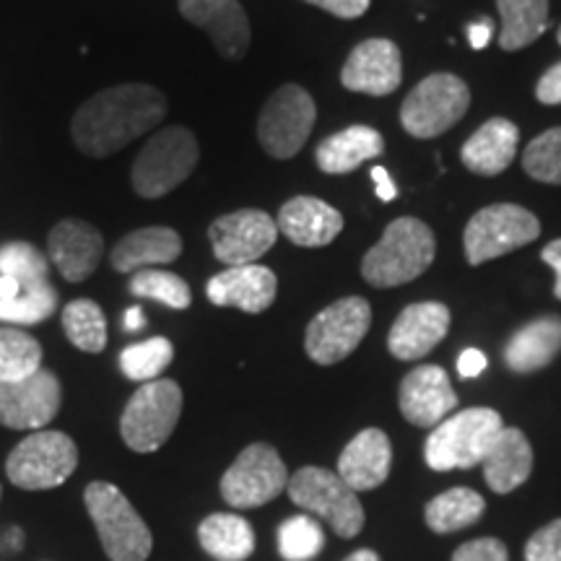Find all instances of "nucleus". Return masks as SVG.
<instances>
[{
	"instance_id": "nucleus-51",
	"label": "nucleus",
	"mask_w": 561,
	"mask_h": 561,
	"mask_svg": "<svg viewBox=\"0 0 561 561\" xmlns=\"http://www.w3.org/2000/svg\"><path fill=\"white\" fill-rule=\"evenodd\" d=\"M557 39H559V45H561V26H559V32H557Z\"/></svg>"
},
{
	"instance_id": "nucleus-40",
	"label": "nucleus",
	"mask_w": 561,
	"mask_h": 561,
	"mask_svg": "<svg viewBox=\"0 0 561 561\" xmlns=\"http://www.w3.org/2000/svg\"><path fill=\"white\" fill-rule=\"evenodd\" d=\"M525 561H561V517L533 533L525 546Z\"/></svg>"
},
{
	"instance_id": "nucleus-8",
	"label": "nucleus",
	"mask_w": 561,
	"mask_h": 561,
	"mask_svg": "<svg viewBox=\"0 0 561 561\" xmlns=\"http://www.w3.org/2000/svg\"><path fill=\"white\" fill-rule=\"evenodd\" d=\"M541 237V221L517 203H494L471 216L462 231V250L471 265H483L536 242Z\"/></svg>"
},
{
	"instance_id": "nucleus-9",
	"label": "nucleus",
	"mask_w": 561,
	"mask_h": 561,
	"mask_svg": "<svg viewBox=\"0 0 561 561\" xmlns=\"http://www.w3.org/2000/svg\"><path fill=\"white\" fill-rule=\"evenodd\" d=\"M182 413V390L174 380L144 382L121 416L123 442L133 453H157L172 437Z\"/></svg>"
},
{
	"instance_id": "nucleus-48",
	"label": "nucleus",
	"mask_w": 561,
	"mask_h": 561,
	"mask_svg": "<svg viewBox=\"0 0 561 561\" xmlns=\"http://www.w3.org/2000/svg\"><path fill=\"white\" fill-rule=\"evenodd\" d=\"M21 291H24V284H21V280L11 276H0V301L16 299Z\"/></svg>"
},
{
	"instance_id": "nucleus-3",
	"label": "nucleus",
	"mask_w": 561,
	"mask_h": 561,
	"mask_svg": "<svg viewBox=\"0 0 561 561\" xmlns=\"http://www.w3.org/2000/svg\"><path fill=\"white\" fill-rule=\"evenodd\" d=\"M504 421L494 409H466L437 424L424 445V460L432 471H466L483 462Z\"/></svg>"
},
{
	"instance_id": "nucleus-20",
	"label": "nucleus",
	"mask_w": 561,
	"mask_h": 561,
	"mask_svg": "<svg viewBox=\"0 0 561 561\" xmlns=\"http://www.w3.org/2000/svg\"><path fill=\"white\" fill-rule=\"evenodd\" d=\"M276 273L257 263L224 268L221 273H216L206 286L210 305L237 307V310L248 314H261L268 310L273 299H276Z\"/></svg>"
},
{
	"instance_id": "nucleus-14",
	"label": "nucleus",
	"mask_w": 561,
	"mask_h": 561,
	"mask_svg": "<svg viewBox=\"0 0 561 561\" xmlns=\"http://www.w3.org/2000/svg\"><path fill=\"white\" fill-rule=\"evenodd\" d=\"M208 237L216 261L234 268V265H252L273 250L278 240V227L276 219H271L265 210L242 208L219 216L208 227Z\"/></svg>"
},
{
	"instance_id": "nucleus-49",
	"label": "nucleus",
	"mask_w": 561,
	"mask_h": 561,
	"mask_svg": "<svg viewBox=\"0 0 561 561\" xmlns=\"http://www.w3.org/2000/svg\"><path fill=\"white\" fill-rule=\"evenodd\" d=\"M125 331H140V328H146V314L140 307H130L128 312H125Z\"/></svg>"
},
{
	"instance_id": "nucleus-26",
	"label": "nucleus",
	"mask_w": 561,
	"mask_h": 561,
	"mask_svg": "<svg viewBox=\"0 0 561 561\" xmlns=\"http://www.w3.org/2000/svg\"><path fill=\"white\" fill-rule=\"evenodd\" d=\"M182 255V237L170 227H144L125 234L110 261L117 273H136L174 263Z\"/></svg>"
},
{
	"instance_id": "nucleus-28",
	"label": "nucleus",
	"mask_w": 561,
	"mask_h": 561,
	"mask_svg": "<svg viewBox=\"0 0 561 561\" xmlns=\"http://www.w3.org/2000/svg\"><path fill=\"white\" fill-rule=\"evenodd\" d=\"M382 151L385 138L380 130L369 128V125H351V128L320 140L314 161L325 174H348L364 161L382 157Z\"/></svg>"
},
{
	"instance_id": "nucleus-22",
	"label": "nucleus",
	"mask_w": 561,
	"mask_h": 561,
	"mask_svg": "<svg viewBox=\"0 0 561 561\" xmlns=\"http://www.w3.org/2000/svg\"><path fill=\"white\" fill-rule=\"evenodd\" d=\"M276 227L299 248H325L343 231V216L331 203L312 195H297L280 206Z\"/></svg>"
},
{
	"instance_id": "nucleus-33",
	"label": "nucleus",
	"mask_w": 561,
	"mask_h": 561,
	"mask_svg": "<svg viewBox=\"0 0 561 561\" xmlns=\"http://www.w3.org/2000/svg\"><path fill=\"white\" fill-rule=\"evenodd\" d=\"M39 341L19 328H0V382H16L42 369Z\"/></svg>"
},
{
	"instance_id": "nucleus-46",
	"label": "nucleus",
	"mask_w": 561,
	"mask_h": 561,
	"mask_svg": "<svg viewBox=\"0 0 561 561\" xmlns=\"http://www.w3.org/2000/svg\"><path fill=\"white\" fill-rule=\"evenodd\" d=\"M543 263L551 265L553 273H557V284H553V297L561 299V240H553L543 248L541 252Z\"/></svg>"
},
{
	"instance_id": "nucleus-11",
	"label": "nucleus",
	"mask_w": 561,
	"mask_h": 561,
	"mask_svg": "<svg viewBox=\"0 0 561 561\" xmlns=\"http://www.w3.org/2000/svg\"><path fill=\"white\" fill-rule=\"evenodd\" d=\"M289 479L276 447L255 442L244 447L221 476V496L234 510H255L284 494Z\"/></svg>"
},
{
	"instance_id": "nucleus-2",
	"label": "nucleus",
	"mask_w": 561,
	"mask_h": 561,
	"mask_svg": "<svg viewBox=\"0 0 561 561\" xmlns=\"http://www.w3.org/2000/svg\"><path fill=\"white\" fill-rule=\"evenodd\" d=\"M437 255L434 231L424 221L403 216L388 224L382 240L362 261V276L375 289H392L419 278Z\"/></svg>"
},
{
	"instance_id": "nucleus-16",
	"label": "nucleus",
	"mask_w": 561,
	"mask_h": 561,
	"mask_svg": "<svg viewBox=\"0 0 561 561\" xmlns=\"http://www.w3.org/2000/svg\"><path fill=\"white\" fill-rule=\"evenodd\" d=\"M398 405L403 419L421 430H434L458 409V392L453 390L450 375L437 364L411 369L398 390Z\"/></svg>"
},
{
	"instance_id": "nucleus-18",
	"label": "nucleus",
	"mask_w": 561,
	"mask_h": 561,
	"mask_svg": "<svg viewBox=\"0 0 561 561\" xmlns=\"http://www.w3.org/2000/svg\"><path fill=\"white\" fill-rule=\"evenodd\" d=\"M450 322L453 314L442 301H416V305H409L390 328V354L401 362L424 359L450 333Z\"/></svg>"
},
{
	"instance_id": "nucleus-13",
	"label": "nucleus",
	"mask_w": 561,
	"mask_h": 561,
	"mask_svg": "<svg viewBox=\"0 0 561 561\" xmlns=\"http://www.w3.org/2000/svg\"><path fill=\"white\" fill-rule=\"evenodd\" d=\"M371 307L364 297H346L333 301L318 312L307 325L305 351L320 367H331L354 354L369 333Z\"/></svg>"
},
{
	"instance_id": "nucleus-38",
	"label": "nucleus",
	"mask_w": 561,
	"mask_h": 561,
	"mask_svg": "<svg viewBox=\"0 0 561 561\" xmlns=\"http://www.w3.org/2000/svg\"><path fill=\"white\" fill-rule=\"evenodd\" d=\"M523 170L546 185H561V125L541 133L525 146Z\"/></svg>"
},
{
	"instance_id": "nucleus-31",
	"label": "nucleus",
	"mask_w": 561,
	"mask_h": 561,
	"mask_svg": "<svg viewBox=\"0 0 561 561\" xmlns=\"http://www.w3.org/2000/svg\"><path fill=\"white\" fill-rule=\"evenodd\" d=\"M483 510H486V502H483L479 491L458 486L434 496V500L426 504L424 520L430 525V530L437 533V536H447V533H458L479 523Z\"/></svg>"
},
{
	"instance_id": "nucleus-1",
	"label": "nucleus",
	"mask_w": 561,
	"mask_h": 561,
	"mask_svg": "<svg viewBox=\"0 0 561 561\" xmlns=\"http://www.w3.org/2000/svg\"><path fill=\"white\" fill-rule=\"evenodd\" d=\"M167 115V96L149 83H123L89 96L76 110L73 144L87 157L104 159L157 128Z\"/></svg>"
},
{
	"instance_id": "nucleus-39",
	"label": "nucleus",
	"mask_w": 561,
	"mask_h": 561,
	"mask_svg": "<svg viewBox=\"0 0 561 561\" xmlns=\"http://www.w3.org/2000/svg\"><path fill=\"white\" fill-rule=\"evenodd\" d=\"M0 276H11L24 286L47 280V257L30 242H9L0 248Z\"/></svg>"
},
{
	"instance_id": "nucleus-50",
	"label": "nucleus",
	"mask_w": 561,
	"mask_h": 561,
	"mask_svg": "<svg viewBox=\"0 0 561 561\" xmlns=\"http://www.w3.org/2000/svg\"><path fill=\"white\" fill-rule=\"evenodd\" d=\"M343 561H382V559H380V553H377V551L359 549V551H354V553H351V557H346Z\"/></svg>"
},
{
	"instance_id": "nucleus-43",
	"label": "nucleus",
	"mask_w": 561,
	"mask_h": 561,
	"mask_svg": "<svg viewBox=\"0 0 561 561\" xmlns=\"http://www.w3.org/2000/svg\"><path fill=\"white\" fill-rule=\"evenodd\" d=\"M536 100L541 104H561V62L551 66L546 73L538 79L536 87Z\"/></svg>"
},
{
	"instance_id": "nucleus-7",
	"label": "nucleus",
	"mask_w": 561,
	"mask_h": 561,
	"mask_svg": "<svg viewBox=\"0 0 561 561\" xmlns=\"http://www.w3.org/2000/svg\"><path fill=\"white\" fill-rule=\"evenodd\" d=\"M471 107V89L455 73H432L401 104V125L413 138L430 140L455 128Z\"/></svg>"
},
{
	"instance_id": "nucleus-27",
	"label": "nucleus",
	"mask_w": 561,
	"mask_h": 561,
	"mask_svg": "<svg viewBox=\"0 0 561 561\" xmlns=\"http://www.w3.org/2000/svg\"><path fill=\"white\" fill-rule=\"evenodd\" d=\"M483 479L496 494H512L530 479L533 447L528 437L515 426H504L491 450L483 458Z\"/></svg>"
},
{
	"instance_id": "nucleus-12",
	"label": "nucleus",
	"mask_w": 561,
	"mask_h": 561,
	"mask_svg": "<svg viewBox=\"0 0 561 561\" xmlns=\"http://www.w3.org/2000/svg\"><path fill=\"white\" fill-rule=\"evenodd\" d=\"M318 121V107L310 91L286 83L265 102L257 121V140L273 159H294L305 149Z\"/></svg>"
},
{
	"instance_id": "nucleus-37",
	"label": "nucleus",
	"mask_w": 561,
	"mask_h": 561,
	"mask_svg": "<svg viewBox=\"0 0 561 561\" xmlns=\"http://www.w3.org/2000/svg\"><path fill=\"white\" fill-rule=\"evenodd\" d=\"M55 310H58V291L47 280H42V284L24 286L16 299L0 301V320L13 322V325H34L50 318Z\"/></svg>"
},
{
	"instance_id": "nucleus-25",
	"label": "nucleus",
	"mask_w": 561,
	"mask_h": 561,
	"mask_svg": "<svg viewBox=\"0 0 561 561\" xmlns=\"http://www.w3.org/2000/svg\"><path fill=\"white\" fill-rule=\"evenodd\" d=\"M561 351V318L559 314H543L530 320L520 331L512 333L504 346V364L515 375H530V371L546 369L557 359Z\"/></svg>"
},
{
	"instance_id": "nucleus-29",
	"label": "nucleus",
	"mask_w": 561,
	"mask_h": 561,
	"mask_svg": "<svg viewBox=\"0 0 561 561\" xmlns=\"http://www.w3.org/2000/svg\"><path fill=\"white\" fill-rule=\"evenodd\" d=\"M198 541L216 561H244L255 551V530L240 515L216 512L201 523Z\"/></svg>"
},
{
	"instance_id": "nucleus-19",
	"label": "nucleus",
	"mask_w": 561,
	"mask_h": 561,
	"mask_svg": "<svg viewBox=\"0 0 561 561\" xmlns=\"http://www.w3.org/2000/svg\"><path fill=\"white\" fill-rule=\"evenodd\" d=\"M180 13L214 39L221 58L240 60L250 47V21L240 0H180Z\"/></svg>"
},
{
	"instance_id": "nucleus-44",
	"label": "nucleus",
	"mask_w": 561,
	"mask_h": 561,
	"mask_svg": "<svg viewBox=\"0 0 561 561\" xmlns=\"http://www.w3.org/2000/svg\"><path fill=\"white\" fill-rule=\"evenodd\" d=\"M486 369V356L481 354L479 348H466L458 359V375L462 380H471V377H479L481 371Z\"/></svg>"
},
{
	"instance_id": "nucleus-21",
	"label": "nucleus",
	"mask_w": 561,
	"mask_h": 561,
	"mask_svg": "<svg viewBox=\"0 0 561 561\" xmlns=\"http://www.w3.org/2000/svg\"><path fill=\"white\" fill-rule=\"evenodd\" d=\"M47 250H50V261L60 271V276L70 284H81L100 265L104 240L100 229L91 227L89 221L62 219L50 229Z\"/></svg>"
},
{
	"instance_id": "nucleus-30",
	"label": "nucleus",
	"mask_w": 561,
	"mask_h": 561,
	"mask_svg": "<svg viewBox=\"0 0 561 561\" xmlns=\"http://www.w3.org/2000/svg\"><path fill=\"white\" fill-rule=\"evenodd\" d=\"M502 30L500 47L507 53L523 50L549 30V0H496Z\"/></svg>"
},
{
	"instance_id": "nucleus-17",
	"label": "nucleus",
	"mask_w": 561,
	"mask_h": 561,
	"mask_svg": "<svg viewBox=\"0 0 561 561\" xmlns=\"http://www.w3.org/2000/svg\"><path fill=\"white\" fill-rule=\"evenodd\" d=\"M403 60L392 39H364L348 55L341 70V83L348 91L367 96H388L401 87Z\"/></svg>"
},
{
	"instance_id": "nucleus-34",
	"label": "nucleus",
	"mask_w": 561,
	"mask_h": 561,
	"mask_svg": "<svg viewBox=\"0 0 561 561\" xmlns=\"http://www.w3.org/2000/svg\"><path fill=\"white\" fill-rule=\"evenodd\" d=\"M130 294L140 299H153L161 305L172 307V310H187L193 301L191 286L178 273L164 268H146L136 271L130 278Z\"/></svg>"
},
{
	"instance_id": "nucleus-5",
	"label": "nucleus",
	"mask_w": 561,
	"mask_h": 561,
	"mask_svg": "<svg viewBox=\"0 0 561 561\" xmlns=\"http://www.w3.org/2000/svg\"><path fill=\"white\" fill-rule=\"evenodd\" d=\"M198 157V140L193 130L182 128V125L159 130L133 161V191L146 201L164 198L167 193H172L191 178Z\"/></svg>"
},
{
	"instance_id": "nucleus-35",
	"label": "nucleus",
	"mask_w": 561,
	"mask_h": 561,
	"mask_svg": "<svg viewBox=\"0 0 561 561\" xmlns=\"http://www.w3.org/2000/svg\"><path fill=\"white\" fill-rule=\"evenodd\" d=\"M174 348L167 339H149L144 343H133L121 354V369L123 375L133 382H153L157 377L172 364Z\"/></svg>"
},
{
	"instance_id": "nucleus-36",
	"label": "nucleus",
	"mask_w": 561,
	"mask_h": 561,
	"mask_svg": "<svg viewBox=\"0 0 561 561\" xmlns=\"http://www.w3.org/2000/svg\"><path fill=\"white\" fill-rule=\"evenodd\" d=\"M325 546L322 525L312 515H297L280 523L278 551L286 561H310Z\"/></svg>"
},
{
	"instance_id": "nucleus-23",
	"label": "nucleus",
	"mask_w": 561,
	"mask_h": 561,
	"mask_svg": "<svg viewBox=\"0 0 561 561\" xmlns=\"http://www.w3.org/2000/svg\"><path fill=\"white\" fill-rule=\"evenodd\" d=\"M392 466V445L382 430H362L354 439L343 447L339 458V473L351 489L371 491L382 486L390 476Z\"/></svg>"
},
{
	"instance_id": "nucleus-10",
	"label": "nucleus",
	"mask_w": 561,
	"mask_h": 561,
	"mask_svg": "<svg viewBox=\"0 0 561 561\" xmlns=\"http://www.w3.org/2000/svg\"><path fill=\"white\" fill-rule=\"evenodd\" d=\"M79 466V447L62 432L39 430L21 439L5 460L13 486L45 491L66 483Z\"/></svg>"
},
{
	"instance_id": "nucleus-47",
	"label": "nucleus",
	"mask_w": 561,
	"mask_h": 561,
	"mask_svg": "<svg viewBox=\"0 0 561 561\" xmlns=\"http://www.w3.org/2000/svg\"><path fill=\"white\" fill-rule=\"evenodd\" d=\"M491 34H494L491 19H481L476 21V24H468V42H471L473 50H483L491 42Z\"/></svg>"
},
{
	"instance_id": "nucleus-45",
	"label": "nucleus",
	"mask_w": 561,
	"mask_h": 561,
	"mask_svg": "<svg viewBox=\"0 0 561 561\" xmlns=\"http://www.w3.org/2000/svg\"><path fill=\"white\" fill-rule=\"evenodd\" d=\"M371 180H375L377 198H380L382 203H390V201L398 198L396 182L390 180V172L385 170V167H371Z\"/></svg>"
},
{
	"instance_id": "nucleus-24",
	"label": "nucleus",
	"mask_w": 561,
	"mask_h": 561,
	"mask_svg": "<svg viewBox=\"0 0 561 561\" xmlns=\"http://www.w3.org/2000/svg\"><path fill=\"white\" fill-rule=\"evenodd\" d=\"M520 130L507 117H491L462 144L460 159L466 170L481 178H496L515 161Z\"/></svg>"
},
{
	"instance_id": "nucleus-42",
	"label": "nucleus",
	"mask_w": 561,
	"mask_h": 561,
	"mask_svg": "<svg viewBox=\"0 0 561 561\" xmlns=\"http://www.w3.org/2000/svg\"><path fill=\"white\" fill-rule=\"evenodd\" d=\"M305 3L314 5V9H322L339 19H359L367 13L371 0H305Z\"/></svg>"
},
{
	"instance_id": "nucleus-41",
	"label": "nucleus",
	"mask_w": 561,
	"mask_h": 561,
	"mask_svg": "<svg viewBox=\"0 0 561 561\" xmlns=\"http://www.w3.org/2000/svg\"><path fill=\"white\" fill-rule=\"evenodd\" d=\"M453 561H510V553L500 538L486 536L458 546V551L453 553Z\"/></svg>"
},
{
	"instance_id": "nucleus-6",
	"label": "nucleus",
	"mask_w": 561,
	"mask_h": 561,
	"mask_svg": "<svg viewBox=\"0 0 561 561\" xmlns=\"http://www.w3.org/2000/svg\"><path fill=\"white\" fill-rule=\"evenodd\" d=\"M291 502L328 523L339 538H356L364 530V507L356 491L328 468H299L289 479Z\"/></svg>"
},
{
	"instance_id": "nucleus-15",
	"label": "nucleus",
	"mask_w": 561,
	"mask_h": 561,
	"mask_svg": "<svg viewBox=\"0 0 561 561\" xmlns=\"http://www.w3.org/2000/svg\"><path fill=\"white\" fill-rule=\"evenodd\" d=\"M62 403L60 380L39 369L16 382H0V424L9 430H42L58 416Z\"/></svg>"
},
{
	"instance_id": "nucleus-32",
	"label": "nucleus",
	"mask_w": 561,
	"mask_h": 561,
	"mask_svg": "<svg viewBox=\"0 0 561 561\" xmlns=\"http://www.w3.org/2000/svg\"><path fill=\"white\" fill-rule=\"evenodd\" d=\"M62 331L76 348L100 354L107 346V318L91 299H73L62 310Z\"/></svg>"
},
{
	"instance_id": "nucleus-4",
	"label": "nucleus",
	"mask_w": 561,
	"mask_h": 561,
	"mask_svg": "<svg viewBox=\"0 0 561 561\" xmlns=\"http://www.w3.org/2000/svg\"><path fill=\"white\" fill-rule=\"evenodd\" d=\"M83 502L110 561H146L151 557L149 525L121 489L107 481H94L83 491Z\"/></svg>"
}]
</instances>
